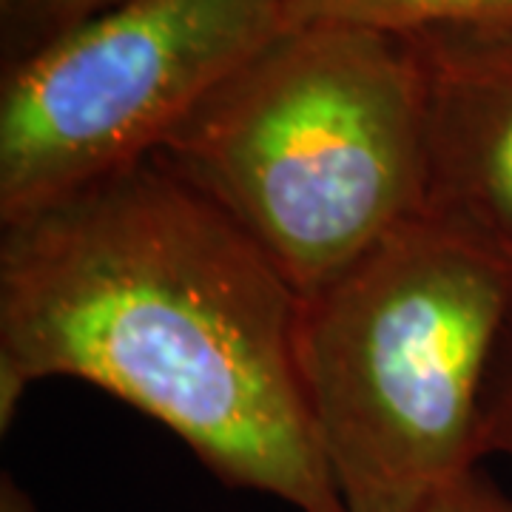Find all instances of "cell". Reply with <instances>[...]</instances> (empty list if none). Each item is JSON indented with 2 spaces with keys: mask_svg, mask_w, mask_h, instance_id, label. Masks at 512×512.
I'll use <instances>...</instances> for the list:
<instances>
[{
  "mask_svg": "<svg viewBox=\"0 0 512 512\" xmlns=\"http://www.w3.org/2000/svg\"><path fill=\"white\" fill-rule=\"evenodd\" d=\"M299 293L157 157L0 225V430L77 379L163 424L234 490L345 512L296 362Z\"/></svg>",
  "mask_w": 512,
  "mask_h": 512,
  "instance_id": "1",
  "label": "cell"
},
{
  "mask_svg": "<svg viewBox=\"0 0 512 512\" xmlns=\"http://www.w3.org/2000/svg\"><path fill=\"white\" fill-rule=\"evenodd\" d=\"M299 296L427 211V123L402 37L288 26L154 154Z\"/></svg>",
  "mask_w": 512,
  "mask_h": 512,
  "instance_id": "2",
  "label": "cell"
},
{
  "mask_svg": "<svg viewBox=\"0 0 512 512\" xmlns=\"http://www.w3.org/2000/svg\"><path fill=\"white\" fill-rule=\"evenodd\" d=\"M510 333V268L430 214L299 296V379L345 512H416L476 473Z\"/></svg>",
  "mask_w": 512,
  "mask_h": 512,
  "instance_id": "3",
  "label": "cell"
},
{
  "mask_svg": "<svg viewBox=\"0 0 512 512\" xmlns=\"http://www.w3.org/2000/svg\"><path fill=\"white\" fill-rule=\"evenodd\" d=\"M285 29V0H123L3 63L0 225L154 157Z\"/></svg>",
  "mask_w": 512,
  "mask_h": 512,
  "instance_id": "4",
  "label": "cell"
},
{
  "mask_svg": "<svg viewBox=\"0 0 512 512\" xmlns=\"http://www.w3.org/2000/svg\"><path fill=\"white\" fill-rule=\"evenodd\" d=\"M427 123V211L512 271V26L402 37Z\"/></svg>",
  "mask_w": 512,
  "mask_h": 512,
  "instance_id": "5",
  "label": "cell"
},
{
  "mask_svg": "<svg viewBox=\"0 0 512 512\" xmlns=\"http://www.w3.org/2000/svg\"><path fill=\"white\" fill-rule=\"evenodd\" d=\"M288 26H348L393 37L433 29H504L512 0H285Z\"/></svg>",
  "mask_w": 512,
  "mask_h": 512,
  "instance_id": "6",
  "label": "cell"
},
{
  "mask_svg": "<svg viewBox=\"0 0 512 512\" xmlns=\"http://www.w3.org/2000/svg\"><path fill=\"white\" fill-rule=\"evenodd\" d=\"M117 3L123 0H0L3 63L35 52L46 40Z\"/></svg>",
  "mask_w": 512,
  "mask_h": 512,
  "instance_id": "7",
  "label": "cell"
},
{
  "mask_svg": "<svg viewBox=\"0 0 512 512\" xmlns=\"http://www.w3.org/2000/svg\"><path fill=\"white\" fill-rule=\"evenodd\" d=\"M416 512H512V495L478 467Z\"/></svg>",
  "mask_w": 512,
  "mask_h": 512,
  "instance_id": "8",
  "label": "cell"
},
{
  "mask_svg": "<svg viewBox=\"0 0 512 512\" xmlns=\"http://www.w3.org/2000/svg\"><path fill=\"white\" fill-rule=\"evenodd\" d=\"M493 453L512 461V333L487 404V456Z\"/></svg>",
  "mask_w": 512,
  "mask_h": 512,
  "instance_id": "9",
  "label": "cell"
},
{
  "mask_svg": "<svg viewBox=\"0 0 512 512\" xmlns=\"http://www.w3.org/2000/svg\"><path fill=\"white\" fill-rule=\"evenodd\" d=\"M0 512H37L32 495L20 487V481L9 473L0 478Z\"/></svg>",
  "mask_w": 512,
  "mask_h": 512,
  "instance_id": "10",
  "label": "cell"
}]
</instances>
